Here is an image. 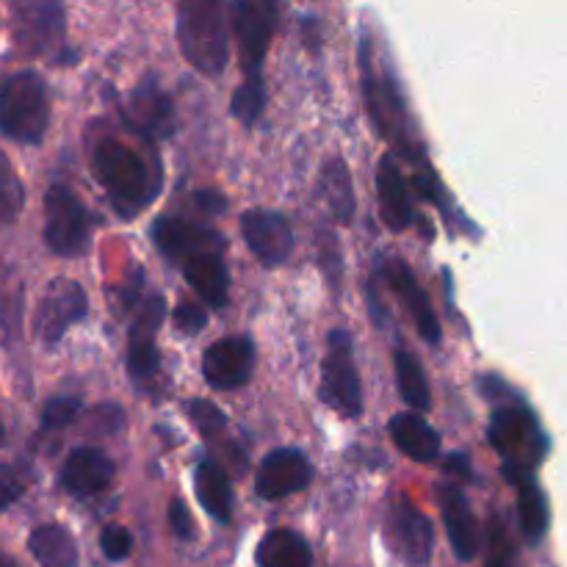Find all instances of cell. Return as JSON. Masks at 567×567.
Returning a JSON list of instances; mask_svg holds the SVG:
<instances>
[{
	"mask_svg": "<svg viewBox=\"0 0 567 567\" xmlns=\"http://www.w3.org/2000/svg\"><path fill=\"white\" fill-rule=\"evenodd\" d=\"M437 502H441L443 524H446L449 543H452L454 554H457L463 563H471V559L480 554L482 537H480V524H476L474 513H471L468 498L463 496L457 485H443L437 491Z\"/></svg>",
	"mask_w": 567,
	"mask_h": 567,
	"instance_id": "ffe728a7",
	"label": "cell"
},
{
	"mask_svg": "<svg viewBox=\"0 0 567 567\" xmlns=\"http://www.w3.org/2000/svg\"><path fill=\"white\" fill-rule=\"evenodd\" d=\"M321 192H324L330 214L341 225H349L354 216V192L352 175H349L347 164L341 158H332L324 164V169H321Z\"/></svg>",
	"mask_w": 567,
	"mask_h": 567,
	"instance_id": "4316f807",
	"label": "cell"
},
{
	"mask_svg": "<svg viewBox=\"0 0 567 567\" xmlns=\"http://www.w3.org/2000/svg\"><path fill=\"white\" fill-rule=\"evenodd\" d=\"M83 410L81 399L78 396H53L42 410V432H61L64 426H70L78 419V413Z\"/></svg>",
	"mask_w": 567,
	"mask_h": 567,
	"instance_id": "d6a6232c",
	"label": "cell"
},
{
	"mask_svg": "<svg viewBox=\"0 0 567 567\" xmlns=\"http://www.w3.org/2000/svg\"><path fill=\"white\" fill-rule=\"evenodd\" d=\"M169 526H172V532H175V537H181V540H192L194 537L192 513H188L186 504L183 502L169 504Z\"/></svg>",
	"mask_w": 567,
	"mask_h": 567,
	"instance_id": "74e56055",
	"label": "cell"
},
{
	"mask_svg": "<svg viewBox=\"0 0 567 567\" xmlns=\"http://www.w3.org/2000/svg\"><path fill=\"white\" fill-rule=\"evenodd\" d=\"M3 437H6V430H3V421H0V443H3Z\"/></svg>",
	"mask_w": 567,
	"mask_h": 567,
	"instance_id": "b9f144b4",
	"label": "cell"
},
{
	"mask_svg": "<svg viewBox=\"0 0 567 567\" xmlns=\"http://www.w3.org/2000/svg\"><path fill=\"white\" fill-rule=\"evenodd\" d=\"M177 44L188 64L216 78L230 61L225 6L219 0H183L177 6Z\"/></svg>",
	"mask_w": 567,
	"mask_h": 567,
	"instance_id": "7a4b0ae2",
	"label": "cell"
},
{
	"mask_svg": "<svg viewBox=\"0 0 567 567\" xmlns=\"http://www.w3.org/2000/svg\"><path fill=\"white\" fill-rule=\"evenodd\" d=\"M194 487H197L199 504H203L210 518H216L219 524H227L233 518L236 498H233V485L219 463L203 460L197 465V474H194Z\"/></svg>",
	"mask_w": 567,
	"mask_h": 567,
	"instance_id": "cb8c5ba5",
	"label": "cell"
},
{
	"mask_svg": "<svg viewBox=\"0 0 567 567\" xmlns=\"http://www.w3.org/2000/svg\"><path fill=\"white\" fill-rule=\"evenodd\" d=\"M153 238L169 260H188L199 252H219L221 236L208 225L186 221L181 216H161L153 227Z\"/></svg>",
	"mask_w": 567,
	"mask_h": 567,
	"instance_id": "9a60e30c",
	"label": "cell"
},
{
	"mask_svg": "<svg viewBox=\"0 0 567 567\" xmlns=\"http://www.w3.org/2000/svg\"><path fill=\"white\" fill-rule=\"evenodd\" d=\"M260 567H310L313 554H310L308 540L291 529H275L260 540L258 546Z\"/></svg>",
	"mask_w": 567,
	"mask_h": 567,
	"instance_id": "484cf974",
	"label": "cell"
},
{
	"mask_svg": "<svg viewBox=\"0 0 567 567\" xmlns=\"http://www.w3.org/2000/svg\"><path fill=\"white\" fill-rule=\"evenodd\" d=\"M166 316V305L161 297H153L131 327V341H127V371L136 382H147L158 374V349H155V332Z\"/></svg>",
	"mask_w": 567,
	"mask_h": 567,
	"instance_id": "e0dca14e",
	"label": "cell"
},
{
	"mask_svg": "<svg viewBox=\"0 0 567 567\" xmlns=\"http://www.w3.org/2000/svg\"><path fill=\"white\" fill-rule=\"evenodd\" d=\"M266 109V89L264 78H244L241 86L233 94V114L244 122V125H255Z\"/></svg>",
	"mask_w": 567,
	"mask_h": 567,
	"instance_id": "1f68e13d",
	"label": "cell"
},
{
	"mask_svg": "<svg viewBox=\"0 0 567 567\" xmlns=\"http://www.w3.org/2000/svg\"><path fill=\"white\" fill-rule=\"evenodd\" d=\"M485 567H509V557H507V554H504V548H502V537H498L496 554H493L491 563H487Z\"/></svg>",
	"mask_w": 567,
	"mask_h": 567,
	"instance_id": "ab89813d",
	"label": "cell"
},
{
	"mask_svg": "<svg viewBox=\"0 0 567 567\" xmlns=\"http://www.w3.org/2000/svg\"><path fill=\"white\" fill-rule=\"evenodd\" d=\"M313 482V465L297 449H277L260 463L255 476V491L266 502H280V498L302 493Z\"/></svg>",
	"mask_w": 567,
	"mask_h": 567,
	"instance_id": "5bb4252c",
	"label": "cell"
},
{
	"mask_svg": "<svg viewBox=\"0 0 567 567\" xmlns=\"http://www.w3.org/2000/svg\"><path fill=\"white\" fill-rule=\"evenodd\" d=\"M385 280L388 286H391L393 297L408 308L410 319L415 321V330L421 332V338H424L430 347H437V343H441V321H437V313L432 310L430 297H426V291L421 288V282L415 280L413 271L408 269V264L399 258L388 260Z\"/></svg>",
	"mask_w": 567,
	"mask_h": 567,
	"instance_id": "2e32d148",
	"label": "cell"
},
{
	"mask_svg": "<svg viewBox=\"0 0 567 567\" xmlns=\"http://www.w3.org/2000/svg\"><path fill=\"white\" fill-rule=\"evenodd\" d=\"M183 275H186L188 286L210 308H225L227 293H230V275H227L221 252H199L194 258L183 260Z\"/></svg>",
	"mask_w": 567,
	"mask_h": 567,
	"instance_id": "603a6c76",
	"label": "cell"
},
{
	"mask_svg": "<svg viewBox=\"0 0 567 567\" xmlns=\"http://www.w3.org/2000/svg\"><path fill=\"white\" fill-rule=\"evenodd\" d=\"M94 175L100 186L109 194L116 214L131 219L142 214L155 197V183L150 181V172L144 161L133 153L120 138H105L94 150Z\"/></svg>",
	"mask_w": 567,
	"mask_h": 567,
	"instance_id": "3957f363",
	"label": "cell"
},
{
	"mask_svg": "<svg viewBox=\"0 0 567 567\" xmlns=\"http://www.w3.org/2000/svg\"><path fill=\"white\" fill-rule=\"evenodd\" d=\"M125 120L133 131L144 133V136H169L172 127H175L169 94L153 78L142 81L127 97Z\"/></svg>",
	"mask_w": 567,
	"mask_h": 567,
	"instance_id": "d6986e66",
	"label": "cell"
},
{
	"mask_svg": "<svg viewBox=\"0 0 567 567\" xmlns=\"http://www.w3.org/2000/svg\"><path fill=\"white\" fill-rule=\"evenodd\" d=\"M22 319V288L9 269L0 264V327L9 338L20 336Z\"/></svg>",
	"mask_w": 567,
	"mask_h": 567,
	"instance_id": "4dcf8cb0",
	"label": "cell"
},
{
	"mask_svg": "<svg viewBox=\"0 0 567 567\" xmlns=\"http://www.w3.org/2000/svg\"><path fill=\"white\" fill-rule=\"evenodd\" d=\"M100 548H103L105 557L111 559V563H122V559L131 557L133 551V537L131 532L125 529V526H105L103 535H100Z\"/></svg>",
	"mask_w": 567,
	"mask_h": 567,
	"instance_id": "e575fe53",
	"label": "cell"
},
{
	"mask_svg": "<svg viewBox=\"0 0 567 567\" xmlns=\"http://www.w3.org/2000/svg\"><path fill=\"white\" fill-rule=\"evenodd\" d=\"M28 551L39 567H78V546L59 524H42L28 537Z\"/></svg>",
	"mask_w": 567,
	"mask_h": 567,
	"instance_id": "d4e9b609",
	"label": "cell"
},
{
	"mask_svg": "<svg viewBox=\"0 0 567 567\" xmlns=\"http://www.w3.org/2000/svg\"><path fill=\"white\" fill-rule=\"evenodd\" d=\"M241 233L247 247L264 266H282L293 252V230L277 210L252 208L241 216Z\"/></svg>",
	"mask_w": 567,
	"mask_h": 567,
	"instance_id": "8fae6325",
	"label": "cell"
},
{
	"mask_svg": "<svg viewBox=\"0 0 567 567\" xmlns=\"http://www.w3.org/2000/svg\"><path fill=\"white\" fill-rule=\"evenodd\" d=\"M0 567H20V563L11 557H6V554H0Z\"/></svg>",
	"mask_w": 567,
	"mask_h": 567,
	"instance_id": "60d3db41",
	"label": "cell"
},
{
	"mask_svg": "<svg viewBox=\"0 0 567 567\" xmlns=\"http://www.w3.org/2000/svg\"><path fill=\"white\" fill-rule=\"evenodd\" d=\"M388 537L408 565H426L435 551V532H432L430 518L421 509H415L408 498H399L388 509Z\"/></svg>",
	"mask_w": 567,
	"mask_h": 567,
	"instance_id": "7c38bea8",
	"label": "cell"
},
{
	"mask_svg": "<svg viewBox=\"0 0 567 567\" xmlns=\"http://www.w3.org/2000/svg\"><path fill=\"white\" fill-rule=\"evenodd\" d=\"M194 203L199 205V208L205 210V214H221V210H225V197H221V194H216V192H197L194 194Z\"/></svg>",
	"mask_w": 567,
	"mask_h": 567,
	"instance_id": "f35d334b",
	"label": "cell"
},
{
	"mask_svg": "<svg viewBox=\"0 0 567 567\" xmlns=\"http://www.w3.org/2000/svg\"><path fill=\"white\" fill-rule=\"evenodd\" d=\"M86 313L89 299L81 282L59 277V280L44 288L42 299H39L37 316H33V332H37L39 341L53 347L66 336L72 324L86 319Z\"/></svg>",
	"mask_w": 567,
	"mask_h": 567,
	"instance_id": "ba28073f",
	"label": "cell"
},
{
	"mask_svg": "<svg viewBox=\"0 0 567 567\" xmlns=\"http://www.w3.org/2000/svg\"><path fill=\"white\" fill-rule=\"evenodd\" d=\"M14 44L22 55H42L64 39V9L44 0L14 3Z\"/></svg>",
	"mask_w": 567,
	"mask_h": 567,
	"instance_id": "9c48e42d",
	"label": "cell"
},
{
	"mask_svg": "<svg viewBox=\"0 0 567 567\" xmlns=\"http://www.w3.org/2000/svg\"><path fill=\"white\" fill-rule=\"evenodd\" d=\"M172 319H175V324L181 327L183 332H188V336H194V332H199L205 324H208V316H205V310L199 308V305H192V302L177 305L175 313H172Z\"/></svg>",
	"mask_w": 567,
	"mask_h": 567,
	"instance_id": "8d00e7d4",
	"label": "cell"
},
{
	"mask_svg": "<svg viewBox=\"0 0 567 567\" xmlns=\"http://www.w3.org/2000/svg\"><path fill=\"white\" fill-rule=\"evenodd\" d=\"M487 435H491L493 449L502 454L504 476L515 487L535 480V468L548 454V435L524 402L502 404L493 413Z\"/></svg>",
	"mask_w": 567,
	"mask_h": 567,
	"instance_id": "6da1fadb",
	"label": "cell"
},
{
	"mask_svg": "<svg viewBox=\"0 0 567 567\" xmlns=\"http://www.w3.org/2000/svg\"><path fill=\"white\" fill-rule=\"evenodd\" d=\"M280 9L269 0H241L233 6V33L238 39L244 78H264V59L275 37Z\"/></svg>",
	"mask_w": 567,
	"mask_h": 567,
	"instance_id": "52a82bcc",
	"label": "cell"
},
{
	"mask_svg": "<svg viewBox=\"0 0 567 567\" xmlns=\"http://www.w3.org/2000/svg\"><path fill=\"white\" fill-rule=\"evenodd\" d=\"M360 64H363V86L371 116H374V122L380 125V131H385L388 136H393L402 147L410 150L408 133H404V127H408V114H404L402 97H399L396 83H393L391 75H377L374 50H371L369 39H365L363 48H360Z\"/></svg>",
	"mask_w": 567,
	"mask_h": 567,
	"instance_id": "30bf717a",
	"label": "cell"
},
{
	"mask_svg": "<svg viewBox=\"0 0 567 567\" xmlns=\"http://www.w3.org/2000/svg\"><path fill=\"white\" fill-rule=\"evenodd\" d=\"M393 369H396L399 393H402L404 402L413 408V413H426L432 408V391L419 358L413 352H408V349H399L396 358H393Z\"/></svg>",
	"mask_w": 567,
	"mask_h": 567,
	"instance_id": "83f0119b",
	"label": "cell"
},
{
	"mask_svg": "<svg viewBox=\"0 0 567 567\" xmlns=\"http://www.w3.org/2000/svg\"><path fill=\"white\" fill-rule=\"evenodd\" d=\"M377 188H380V210L385 225L396 233L408 230L410 221H413V197H410L408 181H404L393 155H385L380 161Z\"/></svg>",
	"mask_w": 567,
	"mask_h": 567,
	"instance_id": "44dd1931",
	"label": "cell"
},
{
	"mask_svg": "<svg viewBox=\"0 0 567 567\" xmlns=\"http://www.w3.org/2000/svg\"><path fill=\"white\" fill-rule=\"evenodd\" d=\"M321 402L330 404L343 419H358L363 413V388L354 365L352 336L347 330H332L327 341V358L321 365Z\"/></svg>",
	"mask_w": 567,
	"mask_h": 567,
	"instance_id": "5b68a950",
	"label": "cell"
},
{
	"mask_svg": "<svg viewBox=\"0 0 567 567\" xmlns=\"http://www.w3.org/2000/svg\"><path fill=\"white\" fill-rule=\"evenodd\" d=\"M111 482H114V463L97 446L75 449L61 465L59 485L75 498L97 496V493L109 491Z\"/></svg>",
	"mask_w": 567,
	"mask_h": 567,
	"instance_id": "ac0fdd59",
	"label": "cell"
},
{
	"mask_svg": "<svg viewBox=\"0 0 567 567\" xmlns=\"http://www.w3.org/2000/svg\"><path fill=\"white\" fill-rule=\"evenodd\" d=\"M44 244L61 258H78L89 247V214L72 188L55 186L44 194Z\"/></svg>",
	"mask_w": 567,
	"mask_h": 567,
	"instance_id": "8992f818",
	"label": "cell"
},
{
	"mask_svg": "<svg viewBox=\"0 0 567 567\" xmlns=\"http://www.w3.org/2000/svg\"><path fill=\"white\" fill-rule=\"evenodd\" d=\"M255 371V347L249 338H221L210 343L203 358L205 382L216 391H236L247 385Z\"/></svg>",
	"mask_w": 567,
	"mask_h": 567,
	"instance_id": "4fadbf2b",
	"label": "cell"
},
{
	"mask_svg": "<svg viewBox=\"0 0 567 567\" xmlns=\"http://www.w3.org/2000/svg\"><path fill=\"white\" fill-rule=\"evenodd\" d=\"M391 437L404 457L415 463H435L441 454V435L419 413H399L391 419Z\"/></svg>",
	"mask_w": 567,
	"mask_h": 567,
	"instance_id": "7402d4cb",
	"label": "cell"
},
{
	"mask_svg": "<svg viewBox=\"0 0 567 567\" xmlns=\"http://www.w3.org/2000/svg\"><path fill=\"white\" fill-rule=\"evenodd\" d=\"M22 205H25V188L11 166L9 155L0 150V230L17 221Z\"/></svg>",
	"mask_w": 567,
	"mask_h": 567,
	"instance_id": "f546056e",
	"label": "cell"
},
{
	"mask_svg": "<svg viewBox=\"0 0 567 567\" xmlns=\"http://www.w3.org/2000/svg\"><path fill=\"white\" fill-rule=\"evenodd\" d=\"M25 493V474L17 465H0V513Z\"/></svg>",
	"mask_w": 567,
	"mask_h": 567,
	"instance_id": "d590c367",
	"label": "cell"
},
{
	"mask_svg": "<svg viewBox=\"0 0 567 567\" xmlns=\"http://www.w3.org/2000/svg\"><path fill=\"white\" fill-rule=\"evenodd\" d=\"M188 415H192L194 426H197L203 435H216V432L225 430V413H221L214 402H208V399H194V402L188 404Z\"/></svg>",
	"mask_w": 567,
	"mask_h": 567,
	"instance_id": "836d02e7",
	"label": "cell"
},
{
	"mask_svg": "<svg viewBox=\"0 0 567 567\" xmlns=\"http://www.w3.org/2000/svg\"><path fill=\"white\" fill-rule=\"evenodd\" d=\"M50 125V100L42 78L31 70L0 81V133L17 144H39Z\"/></svg>",
	"mask_w": 567,
	"mask_h": 567,
	"instance_id": "277c9868",
	"label": "cell"
},
{
	"mask_svg": "<svg viewBox=\"0 0 567 567\" xmlns=\"http://www.w3.org/2000/svg\"><path fill=\"white\" fill-rule=\"evenodd\" d=\"M518 518L526 543L537 546L548 529V502L535 480L518 485Z\"/></svg>",
	"mask_w": 567,
	"mask_h": 567,
	"instance_id": "f1b7e54d",
	"label": "cell"
}]
</instances>
